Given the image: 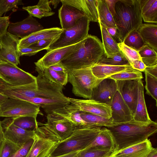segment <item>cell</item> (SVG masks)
Here are the masks:
<instances>
[{
  "instance_id": "cell-1",
  "label": "cell",
  "mask_w": 157,
  "mask_h": 157,
  "mask_svg": "<svg viewBox=\"0 0 157 157\" xmlns=\"http://www.w3.org/2000/svg\"><path fill=\"white\" fill-rule=\"evenodd\" d=\"M106 128L110 131L113 137L115 153L143 142L157 132L156 122L152 120L141 122L133 119L126 122L113 123Z\"/></svg>"
},
{
  "instance_id": "cell-2",
  "label": "cell",
  "mask_w": 157,
  "mask_h": 157,
  "mask_svg": "<svg viewBox=\"0 0 157 157\" xmlns=\"http://www.w3.org/2000/svg\"><path fill=\"white\" fill-rule=\"evenodd\" d=\"M105 54L102 43L96 36L88 35L73 51L60 62L68 70L91 67Z\"/></svg>"
},
{
  "instance_id": "cell-3",
  "label": "cell",
  "mask_w": 157,
  "mask_h": 157,
  "mask_svg": "<svg viewBox=\"0 0 157 157\" xmlns=\"http://www.w3.org/2000/svg\"><path fill=\"white\" fill-rule=\"evenodd\" d=\"M113 18L119 43L123 42L129 33L138 30L143 24L139 0H118Z\"/></svg>"
},
{
  "instance_id": "cell-4",
  "label": "cell",
  "mask_w": 157,
  "mask_h": 157,
  "mask_svg": "<svg viewBox=\"0 0 157 157\" xmlns=\"http://www.w3.org/2000/svg\"><path fill=\"white\" fill-rule=\"evenodd\" d=\"M103 127L89 124L76 127L69 137L59 143L50 156H56L85 149L93 141Z\"/></svg>"
},
{
  "instance_id": "cell-5",
  "label": "cell",
  "mask_w": 157,
  "mask_h": 157,
  "mask_svg": "<svg viewBox=\"0 0 157 157\" xmlns=\"http://www.w3.org/2000/svg\"><path fill=\"white\" fill-rule=\"evenodd\" d=\"M47 122L42 123L36 133L53 141L59 142L67 138L75 127L68 120L53 112L47 114Z\"/></svg>"
},
{
  "instance_id": "cell-6",
  "label": "cell",
  "mask_w": 157,
  "mask_h": 157,
  "mask_svg": "<svg viewBox=\"0 0 157 157\" xmlns=\"http://www.w3.org/2000/svg\"><path fill=\"white\" fill-rule=\"evenodd\" d=\"M91 67L69 70L68 81L75 96L90 99L93 89L103 79L94 75Z\"/></svg>"
},
{
  "instance_id": "cell-7",
  "label": "cell",
  "mask_w": 157,
  "mask_h": 157,
  "mask_svg": "<svg viewBox=\"0 0 157 157\" xmlns=\"http://www.w3.org/2000/svg\"><path fill=\"white\" fill-rule=\"evenodd\" d=\"M90 21L85 16L80 19L74 26L63 30L56 40L49 47L47 52L77 44L88 35Z\"/></svg>"
},
{
  "instance_id": "cell-8",
  "label": "cell",
  "mask_w": 157,
  "mask_h": 157,
  "mask_svg": "<svg viewBox=\"0 0 157 157\" xmlns=\"http://www.w3.org/2000/svg\"><path fill=\"white\" fill-rule=\"evenodd\" d=\"M40 107L31 102L8 98L0 105V117L30 116L36 119L40 113Z\"/></svg>"
},
{
  "instance_id": "cell-9",
  "label": "cell",
  "mask_w": 157,
  "mask_h": 157,
  "mask_svg": "<svg viewBox=\"0 0 157 157\" xmlns=\"http://www.w3.org/2000/svg\"><path fill=\"white\" fill-rule=\"evenodd\" d=\"M0 79L15 86H24L36 82V77L10 63L0 62Z\"/></svg>"
},
{
  "instance_id": "cell-10",
  "label": "cell",
  "mask_w": 157,
  "mask_h": 157,
  "mask_svg": "<svg viewBox=\"0 0 157 157\" xmlns=\"http://www.w3.org/2000/svg\"><path fill=\"white\" fill-rule=\"evenodd\" d=\"M20 40L8 32L0 38V62H7L16 65L20 64L18 47Z\"/></svg>"
},
{
  "instance_id": "cell-11",
  "label": "cell",
  "mask_w": 157,
  "mask_h": 157,
  "mask_svg": "<svg viewBox=\"0 0 157 157\" xmlns=\"http://www.w3.org/2000/svg\"><path fill=\"white\" fill-rule=\"evenodd\" d=\"M1 122L5 139L21 147L29 140L33 139L35 131L25 130L16 126L12 117H6Z\"/></svg>"
},
{
  "instance_id": "cell-12",
  "label": "cell",
  "mask_w": 157,
  "mask_h": 157,
  "mask_svg": "<svg viewBox=\"0 0 157 157\" xmlns=\"http://www.w3.org/2000/svg\"><path fill=\"white\" fill-rule=\"evenodd\" d=\"M117 90L116 80L109 78L103 79L93 89L90 99L110 106Z\"/></svg>"
},
{
  "instance_id": "cell-13",
  "label": "cell",
  "mask_w": 157,
  "mask_h": 157,
  "mask_svg": "<svg viewBox=\"0 0 157 157\" xmlns=\"http://www.w3.org/2000/svg\"><path fill=\"white\" fill-rule=\"evenodd\" d=\"M44 29L43 27L33 17L29 16L23 20L15 23H10L7 32L20 39Z\"/></svg>"
},
{
  "instance_id": "cell-14",
  "label": "cell",
  "mask_w": 157,
  "mask_h": 157,
  "mask_svg": "<svg viewBox=\"0 0 157 157\" xmlns=\"http://www.w3.org/2000/svg\"><path fill=\"white\" fill-rule=\"evenodd\" d=\"M70 102L75 105L81 111L97 115L106 118L111 117L110 106L94 100L68 98Z\"/></svg>"
},
{
  "instance_id": "cell-15",
  "label": "cell",
  "mask_w": 157,
  "mask_h": 157,
  "mask_svg": "<svg viewBox=\"0 0 157 157\" xmlns=\"http://www.w3.org/2000/svg\"><path fill=\"white\" fill-rule=\"evenodd\" d=\"M138 81H116L118 91L133 115L138 99Z\"/></svg>"
},
{
  "instance_id": "cell-16",
  "label": "cell",
  "mask_w": 157,
  "mask_h": 157,
  "mask_svg": "<svg viewBox=\"0 0 157 157\" xmlns=\"http://www.w3.org/2000/svg\"><path fill=\"white\" fill-rule=\"evenodd\" d=\"M111 117L114 123H121L133 119V115L118 90L115 93L110 105Z\"/></svg>"
},
{
  "instance_id": "cell-17",
  "label": "cell",
  "mask_w": 157,
  "mask_h": 157,
  "mask_svg": "<svg viewBox=\"0 0 157 157\" xmlns=\"http://www.w3.org/2000/svg\"><path fill=\"white\" fill-rule=\"evenodd\" d=\"M62 6L58 10L61 29L63 30L76 25L78 21L85 16L83 12L75 6L61 0Z\"/></svg>"
},
{
  "instance_id": "cell-18",
  "label": "cell",
  "mask_w": 157,
  "mask_h": 157,
  "mask_svg": "<svg viewBox=\"0 0 157 157\" xmlns=\"http://www.w3.org/2000/svg\"><path fill=\"white\" fill-rule=\"evenodd\" d=\"M33 143L26 157H48L59 144L36 133Z\"/></svg>"
},
{
  "instance_id": "cell-19",
  "label": "cell",
  "mask_w": 157,
  "mask_h": 157,
  "mask_svg": "<svg viewBox=\"0 0 157 157\" xmlns=\"http://www.w3.org/2000/svg\"><path fill=\"white\" fill-rule=\"evenodd\" d=\"M78 43L47 52L42 57L34 63L36 66L41 68L49 67L60 62L73 51Z\"/></svg>"
},
{
  "instance_id": "cell-20",
  "label": "cell",
  "mask_w": 157,
  "mask_h": 157,
  "mask_svg": "<svg viewBox=\"0 0 157 157\" xmlns=\"http://www.w3.org/2000/svg\"><path fill=\"white\" fill-rule=\"evenodd\" d=\"M63 31V29L58 27L44 29L25 38L20 39L18 48L29 46L41 40L57 38Z\"/></svg>"
},
{
  "instance_id": "cell-21",
  "label": "cell",
  "mask_w": 157,
  "mask_h": 157,
  "mask_svg": "<svg viewBox=\"0 0 157 157\" xmlns=\"http://www.w3.org/2000/svg\"><path fill=\"white\" fill-rule=\"evenodd\" d=\"M150 140L126 148L114 153L113 157H147L153 149Z\"/></svg>"
},
{
  "instance_id": "cell-22",
  "label": "cell",
  "mask_w": 157,
  "mask_h": 157,
  "mask_svg": "<svg viewBox=\"0 0 157 157\" xmlns=\"http://www.w3.org/2000/svg\"><path fill=\"white\" fill-rule=\"evenodd\" d=\"M64 1L82 11L90 21H98L96 0H64Z\"/></svg>"
},
{
  "instance_id": "cell-23",
  "label": "cell",
  "mask_w": 157,
  "mask_h": 157,
  "mask_svg": "<svg viewBox=\"0 0 157 157\" xmlns=\"http://www.w3.org/2000/svg\"><path fill=\"white\" fill-rule=\"evenodd\" d=\"M53 112L66 118L75 127L87 124L81 118V111L75 105L71 103L55 110Z\"/></svg>"
},
{
  "instance_id": "cell-24",
  "label": "cell",
  "mask_w": 157,
  "mask_h": 157,
  "mask_svg": "<svg viewBox=\"0 0 157 157\" xmlns=\"http://www.w3.org/2000/svg\"><path fill=\"white\" fill-rule=\"evenodd\" d=\"M138 99L133 119L136 121L146 122L151 121L149 115L144 94V86L142 79L138 81Z\"/></svg>"
},
{
  "instance_id": "cell-25",
  "label": "cell",
  "mask_w": 157,
  "mask_h": 157,
  "mask_svg": "<svg viewBox=\"0 0 157 157\" xmlns=\"http://www.w3.org/2000/svg\"><path fill=\"white\" fill-rule=\"evenodd\" d=\"M132 69L131 65L113 66L98 64L91 67L94 75L99 79L106 78L114 74Z\"/></svg>"
},
{
  "instance_id": "cell-26",
  "label": "cell",
  "mask_w": 157,
  "mask_h": 157,
  "mask_svg": "<svg viewBox=\"0 0 157 157\" xmlns=\"http://www.w3.org/2000/svg\"><path fill=\"white\" fill-rule=\"evenodd\" d=\"M137 31L145 44L157 52V25L142 24L139 27Z\"/></svg>"
},
{
  "instance_id": "cell-27",
  "label": "cell",
  "mask_w": 157,
  "mask_h": 157,
  "mask_svg": "<svg viewBox=\"0 0 157 157\" xmlns=\"http://www.w3.org/2000/svg\"><path fill=\"white\" fill-rule=\"evenodd\" d=\"M139 2L144 21L156 24L157 0H139Z\"/></svg>"
},
{
  "instance_id": "cell-28",
  "label": "cell",
  "mask_w": 157,
  "mask_h": 157,
  "mask_svg": "<svg viewBox=\"0 0 157 157\" xmlns=\"http://www.w3.org/2000/svg\"><path fill=\"white\" fill-rule=\"evenodd\" d=\"M93 147H101L115 152V144L113 137L106 128L103 127L101 131L86 148Z\"/></svg>"
},
{
  "instance_id": "cell-29",
  "label": "cell",
  "mask_w": 157,
  "mask_h": 157,
  "mask_svg": "<svg viewBox=\"0 0 157 157\" xmlns=\"http://www.w3.org/2000/svg\"><path fill=\"white\" fill-rule=\"evenodd\" d=\"M98 14V22L107 28H116L113 17L110 12L105 0H96Z\"/></svg>"
},
{
  "instance_id": "cell-30",
  "label": "cell",
  "mask_w": 157,
  "mask_h": 157,
  "mask_svg": "<svg viewBox=\"0 0 157 157\" xmlns=\"http://www.w3.org/2000/svg\"><path fill=\"white\" fill-rule=\"evenodd\" d=\"M49 0H40L36 5L23 6L22 9L28 13L29 15L41 19L54 15L55 13L52 11Z\"/></svg>"
},
{
  "instance_id": "cell-31",
  "label": "cell",
  "mask_w": 157,
  "mask_h": 157,
  "mask_svg": "<svg viewBox=\"0 0 157 157\" xmlns=\"http://www.w3.org/2000/svg\"><path fill=\"white\" fill-rule=\"evenodd\" d=\"M101 33L102 44L107 58H110L121 52L117 43L108 33L106 28L99 23Z\"/></svg>"
},
{
  "instance_id": "cell-32",
  "label": "cell",
  "mask_w": 157,
  "mask_h": 157,
  "mask_svg": "<svg viewBox=\"0 0 157 157\" xmlns=\"http://www.w3.org/2000/svg\"><path fill=\"white\" fill-rule=\"evenodd\" d=\"M115 153L113 150L101 147H93L79 151L74 157H109Z\"/></svg>"
},
{
  "instance_id": "cell-33",
  "label": "cell",
  "mask_w": 157,
  "mask_h": 157,
  "mask_svg": "<svg viewBox=\"0 0 157 157\" xmlns=\"http://www.w3.org/2000/svg\"><path fill=\"white\" fill-rule=\"evenodd\" d=\"M81 117L87 124L101 127H107L113 123L112 119L106 118L97 115L81 111Z\"/></svg>"
},
{
  "instance_id": "cell-34",
  "label": "cell",
  "mask_w": 157,
  "mask_h": 157,
  "mask_svg": "<svg viewBox=\"0 0 157 157\" xmlns=\"http://www.w3.org/2000/svg\"><path fill=\"white\" fill-rule=\"evenodd\" d=\"M52 82L62 86L66 85L68 82V73L54 71L49 67L41 68L36 66Z\"/></svg>"
},
{
  "instance_id": "cell-35",
  "label": "cell",
  "mask_w": 157,
  "mask_h": 157,
  "mask_svg": "<svg viewBox=\"0 0 157 157\" xmlns=\"http://www.w3.org/2000/svg\"><path fill=\"white\" fill-rule=\"evenodd\" d=\"M13 123L16 126L26 130H34L41 123L38 122L36 119L30 116L12 117Z\"/></svg>"
},
{
  "instance_id": "cell-36",
  "label": "cell",
  "mask_w": 157,
  "mask_h": 157,
  "mask_svg": "<svg viewBox=\"0 0 157 157\" xmlns=\"http://www.w3.org/2000/svg\"><path fill=\"white\" fill-rule=\"evenodd\" d=\"M138 52L142 61L147 67L157 65V53L153 49L145 45Z\"/></svg>"
},
{
  "instance_id": "cell-37",
  "label": "cell",
  "mask_w": 157,
  "mask_h": 157,
  "mask_svg": "<svg viewBox=\"0 0 157 157\" xmlns=\"http://www.w3.org/2000/svg\"><path fill=\"white\" fill-rule=\"evenodd\" d=\"M108 78L116 81H131L142 79L143 77L141 72L132 69L114 74Z\"/></svg>"
},
{
  "instance_id": "cell-38",
  "label": "cell",
  "mask_w": 157,
  "mask_h": 157,
  "mask_svg": "<svg viewBox=\"0 0 157 157\" xmlns=\"http://www.w3.org/2000/svg\"><path fill=\"white\" fill-rule=\"evenodd\" d=\"M123 42L126 45L137 51L146 45L137 30L129 33Z\"/></svg>"
},
{
  "instance_id": "cell-39",
  "label": "cell",
  "mask_w": 157,
  "mask_h": 157,
  "mask_svg": "<svg viewBox=\"0 0 157 157\" xmlns=\"http://www.w3.org/2000/svg\"><path fill=\"white\" fill-rule=\"evenodd\" d=\"M97 64L113 66L131 65L121 52L110 58H107L105 54Z\"/></svg>"
},
{
  "instance_id": "cell-40",
  "label": "cell",
  "mask_w": 157,
  "mask_h": 157,
  "mask_svg": "<svg viewBox=\"0 0 157 157\" xmlns=\"http://www.w3.org/2000/svg\"><path fill=\"white\" fill-rule=\"evenodd\" d=\"M145 75L146 94L151 96L157 102V78L144 72Z\"/></svg>"
},
{
  "instance_id": "cell-41",
  "label": "cell",
  "mask_w": 157,
  "mask_h": 157,
  "mask_svg": "<svg viewBox=\"0 0 157 157\" xmlns=\"http://www.w3.org/2000/svg\"><path fill=\"white\" fill-rule=\"evenodd\" d=\"M117 44L120 51L130 65L135 60L141 59L137 51L126 45L123 42L117 43Z\"/></svg>"
},
{
  "instance_id": "cell-42",
  "label": "cell",
  "mask_w": 157,
  "mask_h": 157,
  "mask_svg": "<svg viewBox=\"0 0 157 157\" xmlns=\"http://www.w3.org/2000/svg\"><path fill=\"white\" fill-rule=\"evenodd\" d=\"M23 5L22 0H0V17L9 11H16L18 6Z\"/></svg>"
},
{
  "instance_id": "cell-43",
  "label": "cell",
  "mask_w": 157,
  "mask_h": 157,
  "mask_svg": "<svg viewBox=\"0 0 157 157\" xmlns=\"http://www.w3.org/2000/svg\"><path fill=\"white\" fill-rule=\"evenodd\" d=\"M21 147L5 139L0 157H9L16 152Z\"/></svg>"
},
{
  "instance_id": "cell-44",
  "label": "cell",
  "mask_w": 157,
  "mask_h": 157,
  "mask_svg": "<svg viewBox=\"0 0 157 157\" xmlns=\"http://www.w3.org/2000/svg\"><path fill=\"white\" fill-rule=\"evenodd\" d=\"M33 140L31 139L26 142L13 154L9 157H26L33 143Z\"/></svg>"
},
{
  "instance_id": "cell-45",
  "label": "cell",
  "mask_w": 157,
  "mask_h": 157,
  "mask_svg": "<svg viewBox=\"0 0 157 157\" xmlns=\"http://www.w3.org/2000/svg\"><path fill=\"white\" fill-rule=\"evenodd\" d=\"M57 37L41 40L31 45L30 46L39 48L42 49V50H47L50 46L56 40Z\"/></svg>"
},
{
  "instance_id": "cell-46",
  "label": "cell",
  "mask_w": 157,
  "mask_h": 157,
  "mask_svg": "<svg viewBox=\"0 0 157 157\" xmlns=\"http://www.w3.org/2000/svg\"><path fill=\"white\" fill-rule=\"evenodd\" d=\"M42 49L31 46L18 48L20 56H31L34 55Z\"/></svg>"
},
{
  "instance_id": "cell-47",
  "label": "cell",
  "mask_w": 157,
  "mask_h": 157,
  "mask_svg": "<svg viewBox=\"0 0 157 157\" xmlns=\"http://www.w3.org/2000/svg\"><path fill=\"white\" fill-rule=\"evenodd\" d=\"M10 23L9 16L0 17V38L7 33Z\"/></svg>"
},
{
  "instance_id": "cell-48",
  "label": "cell",
  "mask_w": 157,
  "mask_h": 157,
  "mask_svg": "<svg viewBox=\"0 0 157 157\" xmlns=\"http://www.w3.org/2000/svg\"><path fill=\"white\" fill-rule=\"evenodd\" d=\"M131 66L133 69L140 72L144 71L147 67L141 59L135 60Z\"/></svg>"
},
{
  "instance_id": "cell-49",
  "label": "cell",
  "mask_w": 157,
  "mask_h": 157,
  "mask_svg": "<svg viewBox=\"0 0 157 157\" xmlns=\"http://www.w3.org/2000/svg\"><path fill=\"white\" fill-rule=\"evenodd\" d=\"M52 70L58 72L68 73L69 70L59 62L49 67Z\"/></svg>"
},
{
  "instance_id": "cell-50",
  "label": "cell",
  "mask_w": 157,
  "mask_h": 157,
  "mask_svg": "<svg viewBox=\"0 0 157 157\" xmlns=\"http://www.w3.org/2000/svg\"><path fill=\"white\" fill-rule=\"evenodd\" d=\"M118 0H105L109 9L113 17L115 13V5Z\"/></svg>"
},
{
  "instance_id": "cell-51",
  "label": "cell",
  "mask_w": 157,
  "mask_h": 157,
  "mask_svg": "<svg viewBox=\"0 0 157 157\" xmlns=\"http://www.w3.org/2000/svg\"><path fill=\"white\" fill-rule=\"evenodd\" d=\"M144 72H146L157 78V65L150 67H146Z\"/></svg>"
},
{
  "instance_id": "cell-52",
  "label": "cell",
  "mask_w": 157,
  "mask_h": 157,
  "mask_svg": "<svg viewBox=\"0 0 157 157\" xmlns=\"http://www.w3.org/2000/svg\"><path fill=\"white\" fill-rule=\"evenodd\" d=\"M106 29L109 34L115 40L117 39V40L118 41L116 28L109 27L106 28Z\"/></svg>"
},
{
  "instance_id": "cell-53",
  "label": "cell",
  "mask_w": 157,
  "mask_h": 157,
  "mask_svg": "<svg viewBox=\"0 0 157 157\" xmlns=\"http://www.w3.org/2000/svg\"><path fill=\"white\" fill-rule=\"evenodd\" d=\"M5 140L3 130L2 127L1 122L0 121V156Z\"/></svg>"
},
{
  "instance_id": "cell-54",
  "label": "cell",
  "mask_w": 157,
  "mask_h": 157,
  "mask_svg": "<svg viewBox=\"0 0 157 157\" xmlns=\"http://www.w3.org/2000/svg\"><path fill=\"white\" fill-rule=\"evenodd\" d=\"M79 151H74L55 157H51L49 156L48 157H74L77 155Z\"/></svg>"
},
{
  "instance_id": "cell-55",
  "label": "cell",
  "mask_w": 157,
  "mask_h": 157,
  "mask_svg": "<svg viewBox=\"0 0 157 157\" xmlns=\"http://www.w3.org/2000/svg\"><path fill=\"white\" fill-rule=\"evenodd\" d=\"M147 157H157V149L154 148L152 151L149 153Z\"/></svg>"
},
{
  "instance_id": "cell-56",
  "label": "cell",
  "mask_w": 157,
  "mask_h": 157,
  "mask_svg": "<svg viewBox=\"0 0 157 157\" xmlns=\"http://www.w3.org/2000/svg\"><path fill=\"white\" fill-rule=\"evenodd\" d=\"M61 0H50L49 1L50 4H52V6H54V8H56L59 2H60Z\"/></svg>"
},
{
  "instance_id": "cell-57",
  "label": "cell",
  "mask_w": 157,
  "mask_h": 157,
  "mask_svg": "<svg viewBox=\"0 0 157 157\" xmlns=\"http://www.w3.org/2000/svg\"><path fill=\"white\" fill-rule=\"evenodd\" d=\"M8 98L0 93V105Z\"/></svg>"
},
{
  "instance_id": "cell-58",
  "label": "cell",
  "mask_w": 157,
  "mask_h": 157,
  "mask_svg": "<svg viewBox=\"0 0 157 157\" xmlns=\"http://www.w3.org/2000/svg\"><path fill=\"white\" fill-rule=\"evenodd\" d=\"M1 49V45H0V50Z\"/></svg>"
},
{
  "instance_id": "cell-59",
  "label": "cell",
  "mask_w": 157,
  "mask_h": 157,
  "mask_svg": "<svg viewBox=\"0 0 157 157\" xmlns=\"http://www.w3.org/2000/svg\"><path fill=\"white\" fill-rule=\"evenodd\" d=\"M113 157V156H110V157Z\"/></svg>"
}]
</instances>
